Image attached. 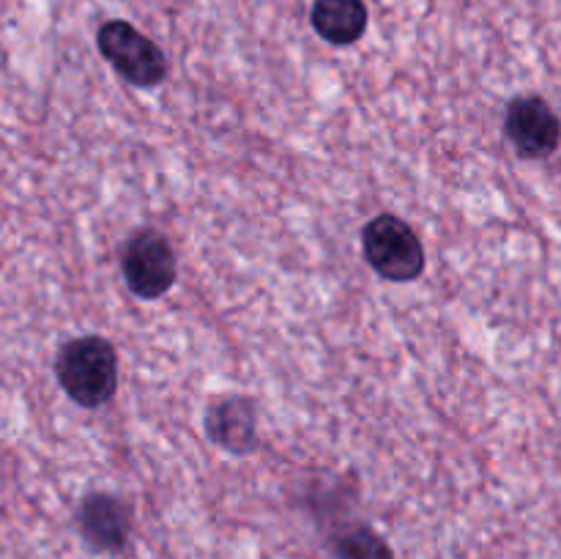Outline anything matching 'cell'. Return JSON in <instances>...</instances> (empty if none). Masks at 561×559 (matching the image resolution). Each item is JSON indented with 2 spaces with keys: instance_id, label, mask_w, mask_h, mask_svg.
Returning a JSON list of instances; mask_svg holds the SVG:
<instances>
[{
  "instance_id": "7",
  "label": "cell",
  "mask_w": 561,
  "mask_h": 559,
  "mask_svg": "<svg viewBox=\"0 0 561 559\" xmlns=\"http://www.w3.org/2000/svg\"><path fill=\"white\" fill-rule=\"evenodd\" d=\"M206 433L214 444L228 453H250L257 444L255 406L239 395L214 400L206 414Z\"/></svg>"
},
{
  "instance_id": "1",
  "label": "cell",
  "mask_w": 561,
  "mask_h": 559,
  "mask_svg": "<svg viewBox=\"0 0 561 559\" xmlns=\"http://www.w3.org/2000/svg\"><path fill=\"white\" fill-rule=\"evenodd\" d=\"M55 376L75 403L96 409L107 403L118 387V354L110 340L96 334L75 338L60 345Z\"/></svg>"
},
{
  "instance_id": "2",
  "label": "cell",
  "mask_w": 561,
  "mask_h": 559,
  "mask_svg": "<svg viewBox=\"0 0 561 559\" xmlns=\"http://www.w3.org/2000/svg\"><path fill=\"white\" fill-rule=\"evenodd\" d=\"M362 250H365L367 263L392 283H411L425 269V250H422L420 236L405 219L394 214H381L367 223Z\"/></svg>"
},
{
  "instance_id": "8",
  "label": "cell",
  "mask_w": 561,
  "mask_h": 559,
  "mask_svg": "<svg viewBox=\"0 0 561 559\" xmlns=\"http://www.w3.org/2000/svg\"><path fill=\"white\" fill-rule=\"evenodd\" d=\"M312 27L329 44H354L367 31L365 0H316Z\"/></svg>"
},
{
  "instance_id": "5",
  "label": "cell",
  "mask_w": 561,
  "mask_h": 559,
  "mask_svg": "<svg viewBox=\"0 0 561 559\" xmlns=\"http://www.w3.org/2000/svg\"><path fill=\"white\" fill-rule=\"evenodd\" d=\"M504 132L515 151L526 159L551 157L561 142V121L557 110L542 96H518L507 104Z\"/></svg>"
},
{
  "instance_id": "6",
  "label": "cell",
  "mask_w": 561,
  "mask_h": 559,
  "mask_svg": "<svg viewBox=\"0 0 561 559\" xmlns=\"http://www.w3.org/2000/svg\"><path fill=\"white\" fill-rule=\"evenodd\" d=\"M82 540L102 554L124 551L131 535V513L113 493H88L77 507Z\"/></svg>"
},
{
  "instance_id": "4",
  "label": "cell",
  "mask_w": 561,
  "mask_h": 559,
  "mask_svg": "<svg viewBox=\"0 0 561 559\" xmlns=\"http://www.w3.org/2000/svg\"><path fill=\"white\" fill-rule=\"evenodd\" d=\"M121 272L131 294L140 299H157L175 283L173 247L157 230H140L124 244Z\"/></svg>"
},
{
  "instance_id": "9",
  "label": "cell",
  "mask_w": 561,
  "mask_h": 559,
  "mask_svg": "<svg viewBox=\"0 0 561 559\" xmlns=\"http://www.w3.org/2000/svg\"><path fill=\"white\" fill-rule=\"evenodd\" d=\"M334 559H394L389 543L373 526L354 524L340 532L332 543Z\"/></svg>"
},
{
  "instance_id": "3",
  "label": "cell",
  "mask_w": 561,
  "mask_h": 559,
  "mask_svg": "<svg viewBox=\"0 0 561 559\" xmlns=\"http://www.w3.org/2000/svg\"><path fill=\"white\" fill-rule=\"evenodd\" d=\"M96 44L102 58L137 88L159 85L168 75V60L157 42L142 36L135 25L124 20H110L99 27Z\"/></svg>"
}]
</instances>
